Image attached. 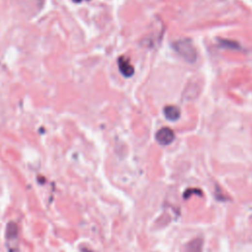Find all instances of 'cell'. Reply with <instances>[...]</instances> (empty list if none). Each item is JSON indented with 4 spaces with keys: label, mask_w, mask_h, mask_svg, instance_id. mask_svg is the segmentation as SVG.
I'll return each instance as SVG.
<instances>
[{
    "label": "cell",
    "mask_w": 252,
    "mask_h": 252,
    "mask_svg": "<svg viewBox=\"0 0 252 252\" xmlns=\"http://www.w3.org/2000/svg\"><path fill=\"white\" fill-rule=\"evenodd\" d=\"M218 42H219V46L224 48H230V49H236V50L240 49V46L237 42H235L232 40H227V39H218Z\"/></svg>",
    "instance_id": "obj_6"
},
{
    "label": "cell",
    "mask_w": 252,
    "mask_h": 252,
    "mask_svg": "<svg viewBox=\"0 0 252 252\" xmlns=\"http://www.w3.org/2000/svg\"><path fill=\"white\" fill-rule=\"evenodd\" d=\"M73 1L76 3H81L82 1H85V0H73Z\"/></svg>",
    "instance_id": "obj_8"
},
{
    "label": "cell",
    "mask_w": 252,
    "mask_h": 252,
    "mask_svg": "<svg viewBox=\"0 0 252 252\" xmlns=\"http://www.w3.org/2000/svg\"><path fill=\"white\" fill-rule=\"evenodd\" d=\"M203 248V240L201 238H194L189 241L185 246L186 252H202Z\"/></svg>",
    "instance_id": "obj_5"
},
{
    "label": "cell",
    "mask_w": 252,
    "mask_h": 252,
    "mask_svg": "<svg viewBox=\"0 0 252 252\" xmlns=\"http://www.w3.org/2000/svg\"><path fill=\"white\" fill-rule=\"evenodd\" d=\"M164 114L170 121H176L180 117V110L176 106H167L164 109Z\"/></svg>",
    "instance_id": "obj_4"
},
{
    "label": "cell",
    "mask_w": 252,
    "mask_h": 252,
    "mask_svg": "<svg viewBox=\"0 0 252 252\" xmlns=\"http://www.w3.org/2000/svg\"><path fill=\"white\" fill-rule=\"evenodd\" d=\"M6 236L8 239H16L18 236V227L15 223L11 222L7 225Z\"/></svg>",
    "instance_id": "obj_7"
},
{
    "label": "cell",
    "mask_w": 252,
    "mask_h": 252,
    "mask_svg": "<svg viewBox=\"0 0 252 252\" xmlns=\"http://www.w3.org/2000/svg\"><path fill=\"white\" fill-rule=\"evenodd\" d=\"M175 134L170 127H163L156 133V140L162 146H168L173 142Z\"/></svg>",
    "instance_id": "obj_2"
},
{
    "label": "cell",
    "mask_w": 252,
    "mask_h": 252,
    "mask_svg": "<svg viewBox=\"0 0 252 252\" xmlns=\"http://www.w3.org/2000/svg\"><path fill=\"white\" fill-rule=\"evenodd\" d=\"M173 50L186 62L194 63L197 60L198 54L193 43L189 39H182L173 43Z\"/></svg>",
    "instance_id": "obj_1"
},
{
    "label": "cell",
    "mask_w": 252,
    "mask_h": 252,
    "mask_svg": "<svg viewBox=\"0 0 252 252\" xmlns=\"http://www.w3.org/2000/svg\"><path fill=\"white\" fill-rule=\"evenodd\" d=\"M118 68L120 73L125 77L129 78L134 74V67L130 63V60L125 56H120L118 58Z\"/></svg>",
    "instance_id": "obj_3"
}]
</instances>
